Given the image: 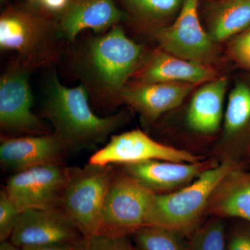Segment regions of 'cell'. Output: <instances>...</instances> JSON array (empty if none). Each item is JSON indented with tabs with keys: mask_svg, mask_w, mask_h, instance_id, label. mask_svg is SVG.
<instances>
[{
	"mask_svg": "<svg viewBox=\"0 0 250 250\" xmlns=\"http://www.w3.org/2000/svg\"><path fill=\"white\" fill-rule=\"evenodd\" d=\"M31 71L16 60L0 78V127L4 132L21 136L51 133L45 122L32 111Z\"/></svg>",
	"mask_w": 250,
	"mask_h": 250,
	"instance_id": "obj_7",
	"label": "cell"
},
{
	"mask_svg": "<svg viewBox=\"0 0 250 250\" xmlns=\"http://www.w3.org/2000/svg\"><path fill=\"white\" fill-rule=\"evenodd\" d=\"M73 222L59 208L22 212L10 241L21 248L84 239Z\"/></svg>",
	"mask_w": 250,
	"mask_h": 250,
	"instance_id": "obj_12",
	"label": "cell"
},
{
	"mask_svg": "<svg viewBox=\"0 0 250 250\" xmlns=\"http://www.w3.org/2000/svg\"><path fill=\"white\" fill-rule=\"evenodd\" d=\"M228 250H250V231L234 233L229 242Z\"/></svg>",
	"mask_w": 250,
	"mask_h": 250,
	"instance_id": "obj_28",
	"label": "cell"
},
{
	"mask_svg": "<svg viewBox=\"0 0 250 250\" xmlns=\"http://www.w3.org/2000/svg\"><path fill=\"white\" fill-rule=\"evenodd\" d=\"M132 236L136 250H190L182 233L164 227H146Z\"/></svg>",
	"mask_w": 250,
	"mask_h": 250,
	"instance_id": "obj_20",
	"label": "cell"
},
{
	"mask_svg": "<svg viewBox=\"0 0 250 250\" xmlns=\"http://www.w3.org/2000/svg\"><path fill=\"white\" fill-rule=\"evenodd\" d=\"M197 85L180 82L127 83L120 101L139 112L143 119L152 123L161 115L178 107Z\"/></svg>",
	"mask_w": 250,
	"mask_h": 250,
	"instance_id": "obj_14",
	"label": "cell"
},
{
	"mask_svg": "<svg viewBox=\"0 0 250 250\" xmlns=\"http://www.w3.org/2000/svg\"><path fill=\"white\" fill-rule=\"evenodd\" d=\"M200 0H184L172 24L151 33L160 49L176 57L208 64L216 55L215 42L202 27L198 16Z\"/></svg>",
	"mask_w": 250,
	"mask_h": 250,
	"instance_id": "obj_9",
	"label": "cell"
},
{
	"mask_svg": "<svg viewBox=\"0 0 250 250\" xmlns=\"http://www.w3.org/2000/svg\"><path fill=\"white\" fill-rule=\"evenodd\" d=\"M135 18L151 25H159L179 13L184 0H122Z\"/></svg>",
	"mask_w": 250,
	"mask_h": 250,
	"instance_id": "obj_21",
	"label": "cell"
},
{
	"mask_svg": "<svg viewBox=\"0 0 250 250\" xmlns=\"http://www.w3.org/2000/svg\"><path fill=\"white\" fill-rule=\"evenodd\" d=\"M229 51L238 63L250 68V27L232 41Z\"/></svg>",
	"mask_w": 250,
	"mask_h": 250,
	"instance_id": "obj_26",
	"label": "cell"
},
{
	"mask_svg": "<svg viewBox=\"0 0 250 250\" xmlns=\"http://www.w3.org/2000/svg\"><path fill=\"white\" fill-rule=\"evenodd\" d=\"M72 167L54 164L16 172L8 179L4 188L21 213L59 208Z\"/></svg>",
	"mask_w": 250,
	"mask_h": 250,
	"instance_id": "obj_8",
	"label": "cell"
},
{
	"mask_svg": "<svg viewBox=\"0 0 250 250\" xmlns=\"http://www.w3.org/2000/svg\"><path fill=\"white\" fill-rule=\"evenodd\" d=\"M125 18L114 0H72L62 13L59 26L64 40L70 42L84 30L106 33Z\"/></svg>",
	"mask_w": 250,
	"mask_h": 250,
	"instance_id": "obj_15",
	"label": "cell"
},
{
	"mask_svg": "<svg viewBox=\"0 0 250 250\" xmlns=\"http://www.w3.org/2000/svg\"><path fill=\"white\" fill-rule=\"evenodd\" d=\"M89 95L84 84L65 86L55 72H51L46 79L42 115L70 153L96 147L124 123L123 113L97 116L90 108Z\"/></svg>",
	"mask_w": 250,
	"mask_h": 250,
	"instance_id": "obj_1",
	"label": "cell"
},
{
	"mask_svg": "<svg viewBox=\"0 0 250 250\" xmlns=\"http://www.w3.org/2000/svg\"><path fill=\"white\" fill-rule=\"evenodd\" d=\"M62 41L65 40L59 24L35 11L11 8L1 15V50L16 52V60L30 70L58 62Z\"/></svg>",
	"mask_w": 250,
	"mask_h": 250,
	"instance_id": "obj_3",
	"label": "cell"
},
{
	"mask_svg": "<svg viewBox=\"0 0 250 250\" xmlns=\"http://www.w3.org/2000/svg\"><path fill=\"white\" fill-rule=\"evenodd\" d=\"M206 163L149 160L121 165V170L149 190L156 192L183 188L207 169Z\"/></svg>",
	"mask_w": 250,
	"mask_h": 250,
	"instance_id": "obj_16",
	"label": "cell"
},
{
	"mask_svg": "<svg viewBox=\"0 0 250 250\" xmlns=\"http://www.w3.org/2000/svg\"><path fill=\"white\" fill-rule=\"evenodd\" d=\"M207 31L223 42L250 27V0H205Z\"/></svg>",
	"mask_w": 250,
	"mask_h": 250,
	"instance_id": "obj_18",
	"label": "cell"
},
{
	"mask_svg": "<svg viewBox=\"0 0 250 250\" xmlns=\"http://www.w3.org/2000/svg\"><path fill=\"white\" fill-rule=\"evenodd\" d=\"M156 194L116 170L104 207L99 234L132 235L146 227L156 226Z\"/></svg>",
	"mask_w": 250,
	"mask_h": 250,
	"instance_id": "obj_5",
	"label": "cell"
},
{
	"mask_svg": "<svg viewBox=\"0 0 250 250\" xmlns=\"http://www.w3.org/2000/svg\"><path fill=\"white\" fill-rule=\"evenodd\" d=\"M68 149L54 133L38 136H3L0 163L14 173L38 166L63 164Z\"/></svg>",
	"mask_w": 250,
	"mask_h": 250,
	"instance_id": "obj_11",
	"label": "cell"
},
{
	"mask_svg": "<svg viewBox=\"0 0 250 250\" xmlns=\"http://www.w3.org/2000/svg\"><path fill=\"white\" fill-rule=\"evenodd\" d=\"M1 1H2V0H1Z\"/></svg>",
	"mask_w": 250,
	"mask_h": 250,
	"instance_id": "obj_31",
	"label": "cell"
},
{
	"mask_svg": "<svg viewBox=\"0 0 250 250\" xmlns=\"http://www.w3.org/2000/svg\"><path fill=\"white\" fill-rule=\"evenodd\" d=\"M231 178L217 195L213 211L250 222V177L233 175Z\"/></svg>",
	"mask_w": 250,
	"mask_h": 250,
	"instance_id": "obj_19",
	"label": "cell"
},
{
	"mask_svg": "<svg viewBox=\"0 0 250 250\" xmlns=\"http://www.w3.org/2000/svg\"><path fill=\"white\" fill-rule=\"evenodd\" d=\"M228 85L227 77L215 78L194 93L187 113V125L190 129L202 134L218 131L223 121Z\"/></svg>",
	"mask_w": 250,
	"mask_h": 250,
	"instance_id": "obj_17",
	"label": "cell"
},
{
	"mask_svg": "<svg viewBox=\"0 0 250 250\" xmlns=\"http://www.w3.org/2000/svg\"><path fill=\"white\" fill-rule=\"evenodd\" d=\"M116 170L113 165L72 167L59 208L86 240L100 232L104 207Z\"/></svg>",
	"mask_w": 250,
	"mask_h": 250,
	"instance_id": "obj_4",
	"label": "cell"
},
{
	"mask_svg": "<svg viewBox=\"0 0 250 250\" xmlns=\"http://www.w3.org/2000/svg\"><path fill=\"white\" fill-rule=\"evenodd\" d=\"M149 160L180 163L198 162L190 153L154 141L140 130L113 135L109 142L90 156L88 164L108 166L136 164Z\"/></svg>",
	"mask_w": 250,
	"mask_h": 250,
	"instance_id": "obj_10",
	"label": "cell"
},
{
	"mask_svg": "<svg viewBox=\"0 0 250 250\" xmlns=\"http://www.w3.org/2000/svg\"><path fill=\"white\" fill-rule=\"evenodd\" d=\"M22 250H88V240L82 239L75 242L67 243H52V244L41 245V246H24L21 248Z\"/></svg>",
	"mask_w": 250,
	"mask_h": 250,
	"instance_id": "obj_27",
	"label": "cell"
},
{
	"mask_svg": "<svg viewBox=\"0 0 250 250\" xmlns=\"http://www.w3.org/2000/svg\"><path fill=\"white\" fill-rule=\"evenodd\" d=\"M216 72L208 64L187 60L157 49L145 56L132 79L135 83L180 82L198 85L215 79Z\"/></svg>",
	"mask_w": 250,
	"mask_h": 250,
	"instance_id": "obj_13",
	"label": "cell"
},
{
	"mask_svg": "<svg viewBox=\"0 0 250 250\" xmlns=\"http://www.w3.org/2000/svg\"><path fill=\"white\" fill-rule=\"evenodd\" d=\"M250 122V88L246 83H236L229 93L225 114V129L232 135L243 129Z\"/></svg>",
	"mask_w": 250,
	"mask_h": 250,
	"instance_id": "obj_22",
	"label": "cell"
},
{
	"mask_svg": "<svg viewBox=\"0 0 250 250\" xmlns=\"http://www.w3.org/2000/svg\"><path fill=\"white\" fill-rule=\"evenodd\" d=\"M88 241V250H136L128 236L98 234Z\"/></svg>",
	"mask_w": 250,
	"mask_h": 250,
	"instance_id": "obj_25",
	"label": "cell"
},
{
	"mask_svg": "<svg viewBox=\"0 0 250 250\" xmlns=\"http://www.w3.org/2000/svg\"><path fill=\"white\" fill-rule=\"evenodd\" d=\"M21 212L4 188L0 191V241H8L14 231Z\"/></svg>",
	"mask_w": 250,
	"mask_h": 250,
	"instance_id": "obj_24",
	"label": "cell"
},
{
	"mask_svg": "<svg viewBox=\"0 0 250 250\" xmlns=\"http://www.w3.org/2000/svg\"><path fill=\"white\" fill-rule=\"evenodd\" d=\"M190 250H226L225 228L219 220L210 222L195 233Z\"/></svg>",
	"mask_w": 250,
	"mask_h": 250,
	"instance_id": "obj_23",
	"label": "cell"
},
{
	"mask_svg": "<svg viewBox=\"0 0 250 250\" xmlns=\"http://www.w3.org/2000/svg\"><path fill=\"white\" fill-rule=\"evenodd\" d=\"M28 1H30L31 4L34 5V6H35L36 7V6H37L38 4H39V1H40L41 0H28Z\"/></svg>",
	"mask_w": 250,
	"mask_h": 250,
	"instance_id": "obj_30",
	"label": "cell"
},
{
	"mask_svg": "<svg viewBox=\"0 0 250 250\" xmlns=\"http://www.w3.org/2000/svg\"><path fill=\"white\" fill-rule=\"evenodd\" d=\"M145 56L143 46L130 39L119 24L85 41L74 56V69L90 93L120 101Z\"/></svg>",
	"mask_w": 250,
	"mask_h": 250,
	"instance_id": "obj_2",
	"label": "cell"
},
{
	"mask_svg": "<svg viewBox=\"0 0 250 250\" xmlns=\"http://www.w3.org/2000/svg\"><path fill=\"white\" fill-rule=\"evenodd\" d=\"M0 250H20V248L18 246H15L11 241H6L1 242L0 245Z\"/></svg>",
	"mask_w": 250,
	"mask_h": 250,
	"instance_id": "obj_29",
	"label": "cell"
},
{
	"mask_svg": "<svg viewBox=\"0 0 250 250\" xmlns=\"http://www.w3.org/2000/svg\"><path fill=\"white\" fill-rule=\"evenodd\" d=\"M229 162L212 166L196 180L168 194H156V226L188 233L196 225L210 197L231 174Z\"/></svg>",
	"mask_w": 250,
	"mask_h": 250,
	"instance_id": "obj_6",
	"label": "cell"
}]
</instances>
